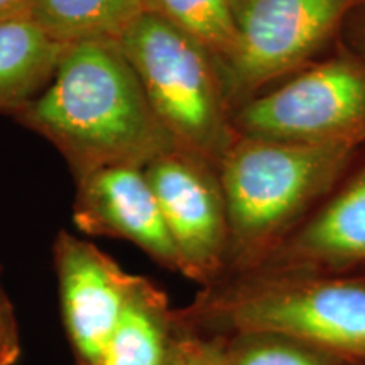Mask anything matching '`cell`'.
Instances as JSON below:
<instances>
[{
    "label": "cell",
    "mask_w": 365,
    "mask_h": 365,
    "mask_svg": "<svg viewBox=\"0 0 365 365\" xmlns=\"http://www.w3.org/2000/svg\"><path fill=\"white\" fill-rule=\"evenodd\" d=\"M11 117L56 145L75 178L118 164L145 168L175 149L112 39L63 46L51 81Z\"/></svg>",
    "instance_id": "1"
},
{
    "label": "cell",
    "mask_w": 365,
    "mask_h": 365,
    "mask_svg": "<svg viewBox=\"0 0 365 365\" xmlns=\"http://www.w3.org/2000/svg\"><path fill=\"white\" fill-rule=\"evenodd\" d=\"M360 149L237 134L218 164L228 228L225 276L261 266L344 180Z\"/></svg>",
    "instance_id": "2"
},
{
    "label": "cell",
    "mask_w": 365,
    "mask_h": 365,
    "mask_svg": "<svg viewBox=\"0 0 365 365\" xmlns=\"http://www.w3.org/2000/svg\"><path fill=\"white\" fill-rule=\"evenodd\" d=\"M176 317L210 335L281 333L365 364V274H232L202 287Z\"/></svg>",
    "instance_id": "3"
},
{
    "label": "cell",
    "mask_w": 365,
    "mask_h": 365,
    "mask_svg": "<svg viewBox=\"0 0 365 365\" xmlns=\"http://www.w3.org/2000/svg\"><path fill=\"white\" fill-rule=\"evenodd\" d=\"M175 149L218 170L237 137L215 59L175 26L143 12L118 39Z\"/></svg>",
    "instance_id": "4"
},
{
    "label": "cell",
    "mask_w": 365,
    "mask_h": 365,
    "mask_svg": "<svg viewBox=\"0 0 365 365\" xmlns=\"http://www.w3.org/2000/svg\"><path fill=\"white\" fill-rule=\"evenodd\" d=\"M237 49L220 71L232 110L293 76L344 33L365 0H230Z\"/></svg>",
    "instance_id": "5"
},
{
    "label": "cell",
    "mask_w": 365,
    "mask_h": 365,
    "mask_svg": "<svg viewBox=\"0 0 365 365\" xmlns=\"http://www.w3.org/2000/svg\"><path fill=\"white\" fill-rule=\"evenodd\" d=\"M237 134L314 144L365 145V56L346 48L242 103Z\"/></svg>",
    "instance_id": "6"
},
{
    "label": "cell",
    "mask_w": 365,
    "mask_h": 365,
    "mask_svg": "<svg viewBox=\"0 0 365 365\" xmlns=\"http://www.w3.org/2000/svg\"><path fill=\"white\" fill-rule=\"evenodd\" d=\"M180 259V274L207 287L225 276L228 228L218 170L171 149L144 168Z\"/></svg>",
    "instance_id": "7"
},
{
    "label": "cell",
    "mask_w": 365,
    "mask_h": 365,
    "mask_svg": "<svg viewBox=\"0 0 365 365\" xmlns=\"http://www.w3.org/2000/svg\"><path fill=\"white\" fill-rule=\"evenodd\" d=\"M63 325L76 365H97L137 276L88 240L61 230L53 244Z\"/></svg>",
    "instance_id": "8"
},
{
    "label": "cell",
    "mask_w": 365,
    "mask_h": 365,
    "mask_svg": "<svg viewBox=\"0 0 365 365\" xmlns=\"http://www.w3.org/2000/svg\"><path fill=\"white\" fill-rule=\"evenodd\" d=\"M73 220L86 235L130 242L154 262L180 272V259L144 168L105 166L76 176Z\"/></svg>",
    "instance_id": "9"
},
{
    "label": "cell",
    "mask_w": 365,
    "mask_h": 365,
    "mask_svg": "<svg viewBox=\"0 0 365 365\" xmlns=\"http://www.w3.org/2000/svg\"><path fill=\"white\" fill-rule=\"evenodd\" d=\"M252 271L365 274V163Z\"/></svg>",
    "instance_id": "10"
},
{
    "label": "cell",
    "mask_w": 365,
    "mask_h": 365,
    "mask_svg": "<svg viewBox=\"0 0 365 365\" xmlns=\"http://www.w3.org/2000/svg\"><path fill=\"white\" fill-rule=\"evenodd\" d=\"M176 333V309L161 287L137 276L107 349L97 365H168Z\"/></svg>",
    "instance_id": "11"
},
{
    "label": "cell",
    "mask_w": 365,
    "mask_h": 365,
    "mask_svg": "<svg viewBox=\"0 0 365 365\" xmlns=\"http://www.w3.org/2000/svg\"><path fill=\"white\" fill-rule=\"evenodd\" d=\"M63 46L31 19L0 22V112L11 115L44 90Z\"/></svg>",
    "instance_id": "12"
},
{
    "label": "cell",
    "mask_w": 365,
    "mask_h": 365,
    "mask_svg": "<svg viewBox=\"0 0 365 365\" xmlns=\"http://www.w3.org/2000/svg\"><path fill=\"white\" fill-rule=\"evenodd\" d=\"M143 0H34L31 21L59 44L118 41Z\"/></svg>",
    "instance_id": "13"
},
{
    "label": "cell",
    "mask_w": 365,
    "mask_h": 365,
    "mask_svg": "<svg viewBox=\"0 0 365 365\" xmlns=\"http://www.w3.org/2000/svg\"><path fill=\"white\" fill-rule=\"evenodd\" d=\"M149 12L196 41L215 59L218 70L237 49V29L230 0H143Z\"/></svg>",
    "instance_id": "14"
},
{
    "label": "cell",
    "mask_w": 365,
    "mask_h": 365,
    "mask_svg": "<svg viewBox=\"0 0 365 365\" xmlns=\"http://www.w3.org/2000/svg\"><path fill=\"white\" fill-rule=\"evenodd\" d=\"M225 365H350L293 336L271 331H240L223 336Z\"/></svg>",
    "instance_id": "15"
},
{
    "label": "cell",
    "mask_w": 365,
    "mask_h": 365,
    "mask_svg": "<svg viewBox=\"0 0 365 365\" xmlns=\"http://www.w3.org/2000/svg\"><path fill=\"white\" fill-rule=\"evenodd\" d=\"M168 365H225L223 336L195 330L176 317V333Z\"/></svg>",
    "instance_id": "16"
},
{
    "label": "cell",
    "mask_w": 365,
    "mask_h": 365,
    "mask_svg": "<svg viewBox=\"0 0 365 365\" xmlns=\"http://www.w3.org/2000/svg\"><path fill=\"white\" fill-rule=\"evenodd\" d=\"M0 344L9 349L21 350L19 327H17L12 301L9 299L6 289H4L2 267H0Z\"/></svg>",
    "instance_id": "17"
},
{
    "label": "cell",
    "mask_w": 365,
    "mask_h": 365,
    "mask_svg": "<svg viewBox=\"0 0 365 365\" xmlns=\"http://www.w3.org/2000/svg\"><path fill=\"white\" fill-rule=\"evenodd\" d=\"M349 49L365 56V7L355 11L346 21L344 33Z\"/></svg>",
    "instance_id": "18"
},
{
    "label": "cell",
    "mask_w": 365,
    "mask_h": 365,
    "mask_svg": "<svg viewBox=\"0 0 365 365\" xmlns=\"http://www.w3.org/2000/svg\"><path fill=\"white\" fill-rule=\"evenodd\" d=\"M34 0H0V22L31 19Z\"/></svg>",
    "instance_id": "19"
},
{
    "label": "cell",
    "mask_w": 365,
    "mask_h": 365,
    "mask_svg": "<svg viewBox=\"0 0 365 365\" xmlns=\"http://www.w3.org/2000/svg\"><path fill=\"white\" fill-rule=\"evenodd\" d=\"M21 350L9 349V346L0 344V365H14L19 359Z\"/></svg>",
    "instance_id": "20"
},
{
    "label": "cell",
    "mask_w": 365,
    "mask_h": 365,
    "mask_svg": "<svg viewBox=\"0 0 365 365\" xmlns=\"http://www.w3.org/2000/svg\"><path fill=\"white\" fill-rule=\"evenodd\" d=\"M350 365H365V364H350Z\"/></svg>",
    "instance_id": "21"
}]
</instances>
